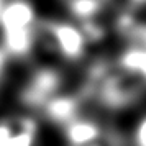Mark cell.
<instances>
[{"label": "cell", "mask_w": 146, "mask_h": 146, "mask_svg": "<svg viewBox=\"0 0 146 146\" xmlns=\"http://www.w3.org/2000/svg\"><path fill=\"white\" fill-rule=\"evenodd\" d=\"M36 10L30 0H8L0 13V31L7 56L25 58L36 43Z\"/></svg>", "instance_id": "7a4b0ae2"}, {"label": "cell", "mask_w": 146, "mask_h": 146, "mask_svg": "<svg viewBox=\"0 0 146 146\" xmlns=\"http://www.w3.org/2000/svg\"><path fill=\"white\" fill-rule=\"evenodd\" d=\"M120 69L133 74L146 82V48L141 46H130L118 56L115 62Z\"/></svg>", "instance_id": "ba28073f"}, {"label": "cell", "mask_w": 146, "mask_h": 146, "mask_svg": "<svg viewBox=\"0 0 146 146\" xmlns=\"http://www.w3.org/2000/svg\"><path fill=\"white\" fill-rule=\"evenodd\" d=\"M131 3H135V5H145L146 0H130Z\"/></svg>", "instance_id": "4fadbf2b"}, {"label": "cell", "mask_w": 146, "mask_h": 146, "mask_svg": "<svg viewBox=\"0 0 146 146\" xmlns=\"http://www.w3.org/2000/svg\"><path fill=\"white\" fill-rule=\"evenodd\" d=\"M36 38H41L54 53H58L61 58L67 61L82 58L87 46L86 35L82 33V30L67 21H38Z\"/></svg>", "instance_id": "3957f363"}, {"label": "cell", "mask_w": 146, "mask_h": 146, "mask_svg": "<svg viewBox=\"0 0 146 146\" xmlns=\"http://www.w3.org/2000/svg\"><path fill=\"white\" fill-rule=\"evenodd\" d=\"M61 74L51 67H40L31 74L21 90V100L33 108H43L48 100L59 94Z\"/></svg>", "instance_id": "277c9868"}, {"label": "cell", "mask_w": 146, "mask_h": 146, "mask_svg": "<svg viewBox=\"0 0 146 146\" xmlns=\"http://www.w3.org/2000/svg\"><path fill=\"white\" fill-rule=\"evenodd\" d=\"M135 141H136V146H146V117L139 121L135 131Z\"/></svg>", "instance_id": "8fae6325"}, {"label": "cell", "mask_w": 146, "mask_h": 146, "mask_svg": "<svg viewBox=\"0 0 146 146\" xmlns=\"http://www.w3.org/2000/svg\"><path fill=\"white\" fill-rule=\"evenodd\" d=\"M89 90L107 108H125L146 92V82L120 69L117 64L99 62L90 71Z\"/></svg>", "instance_id": "6da1fadb"}, {"label": "cell", "mask_w": 146, "mask_h": 146, "mask_svg": "<svg viewBox=\"0 0 146 146\" xmlns=\"http://www.w3.org/2000/svg\"><path fill=\"white\" fill-rule=\"evenodd\" d=\"M117 30L135 41L136 46L146 48V23L138 21L133 15L121 13L117 18Z\"/></svg>", "instance_id": "30bf717a"}, {"label": "cell", "mask_w": 146, "mask_h": 146, "mask_svg": "<svg viewBox=\"0 0 146 146\" xmlns=\"http://www.w3.org/2000/svg\"><path fill=\"white\" fill-rule=\"evenodd\" d=\"M5 62H7V54H5V51H3V49L0 48V79H2V76H3Z\"/></svg>", "instance_id": "7c38bea8"}, {"label": "cell", "mask_w": 146, "mask_h": 146, "mask_svg": "<svg viewBox=\"0 0 146 146\" xmlns=\"http://www.w3.org/2000/svg\"><path fill=\"white\" fill-rule=\"evenodd\" d=\"M69 13L76 17L80 23L99 18L107 0H62Z\"/></svg>", "instance_id": "9c48e42d"}, {"label": "cell", "mask_w": 146, "mask_h": 146, "mask_svg": "<svg viewBox=\"0 0 146 146\" xmlns=\"http://www.w3.org/2000/svg\"><path fill=\"white\" fill-rule=\"evenodd\" d=\"M105 131L107 130H104L97 121L80 117L64 125V135L69 146H87L99 139Z\"/></svg>", "instance_id": "8992f818"}, {"label": "cell", "mask_w": 146, "mask_h": 146, "mask_svg": "<svg viewBox=\"0 0 146 146\" xmlns=\"http://www.w3.org/2000/svg\"><path fill=\"white\" fill-rule=\"evenodd\" d=\"M38 125L30 117L0 120V146H35Z\"/></svg>", "instance_id": "5b68a950"}, {"label": "cell", "mask_w": 146, "mask_h": 146, "mask_svg": "<svg viewBox=\"0 0 146 146\" xmlns=\"http://www.w3.org/2000/svg\"><path fill=\"white\" fill-rule=\"evenodd\" d=\"M79 108L80 104L76 95H62V94L54 95L43 107L48 118L54 123H61L62 126L79 117Z\"/></svg>", "instance_id": "52a82bcc"}, {"label": "cell", "mask_w": 146, "mask_h": 146, "mask_svg": "<svg viewBox=\"0 0 146 146\" xmlns=\"http://www.w3.org/2000/svg\"><path fill=\"white\" fill-rule=\"evenodd\" d=\"M5 3H7V0H0V13H2V10L5 7Z\"/></svg>", "instance_id": "5bb4252c"}]
</instances>
